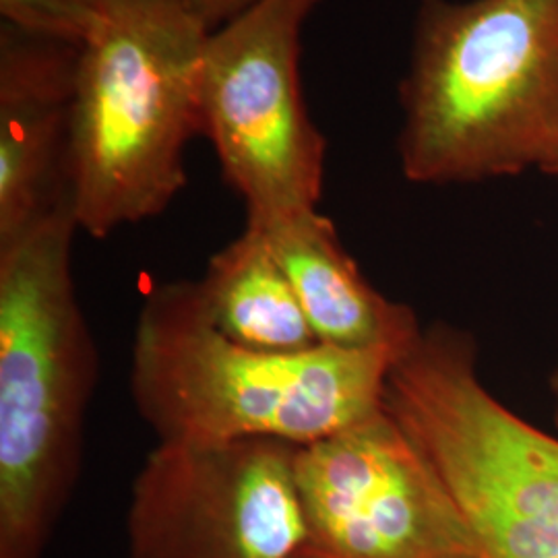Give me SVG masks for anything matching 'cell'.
<instances>
[{
  "label": "cell",
  "instance_id": "cell-1",
  "mask_svg": "<svg viewBox=\"0 0 558 558\" xmlns=\"http://www.w3.org/2000/svg\"><path fill=\"white\" fill-rule=\"evenodd\" d=\"M399 108L414 184L558 179V0H420Z\"/></svg>",
  "mask_w": 558,
  "mask_h": 558
},
{
  "label": "cell",
  "instance_id": "cell-2",
  "mask_svg": "<svg viewBox=\"0 0 558 558\" xmlns=\"http://www.w3.org/2000/svg\"><path fill=\"white\" fill-rule=\"evenodd\" d=\"M398 359L391 350L244 348L214 327L197 279H177L158 283L141 304L131 396L158 442L304 447L379 412Z\"/></svg>",
  "mask_w": 558,
  "mask_h": 558
},
{
  "label": "cell",
  "instance_id": "cell-3",
  "mask_svg": "<svg viewBox=\"0 0 558 558\" xmlns=\"http://www.w3.org/2000/svg\"><path fill=\"white\" fill-rule=\"evenodd\" d=\"M66 199L0 246V558H44L80 482L98 348Z\"/></svg>",
  "mask_w": 558,
  "mask_h": 558
},
{
  "label": "cell",
  "instance_id": "cell-4",
  "mask_svg": "<svg viewBox=\"0 0 558 558\" xmlns=\"http://www.w3.org/2000/svg\"><path fill=\"white\" fill-rule=\"evenodd\" d=\"M98 9L80 50L66 182L80 232L108 239L158 218L186 186L209 27L177 0H98Z\"/></svg>",
  "mask_w": 558,
  "mask_h": 558
},
{
  "label": "cell",
  "instance_id": "cell-5",
  "mask_svg": "<svg viewBox=\"0 0 558 558\" xmlns=\"http://www.w3.org/2000/svg\"><path fill=\"white\" fill-rule=\"evenodd\" d=\"M476 338L426 325L393 364L385 405L458 499L482 558H558V435L482 380Z\"/></svg>",
  "mask_w": 558,
  "mask_h": 558
},
{
  "label": "cell",
  "instance_id": "cell-6",
  "mask_svg": "<svg viewBox=\"0 0 558 558\" xmlns=\"http://www.w3.org/2000/svg\"><path fill=\"white\" fill-rule=\"evenodd\" d=\"M320 0H257L209 32L201 50V135L246 223L319 209L327 141L300 87V36Z\"/></svg>",
  "mask_w": 558,
  "mask_h": 558
},
{
  "label": "cell",
  "instance_id": "cell-7",
  "mask_svg": "<svg viewBox=\"0 0 558 558\" xmlns=\"http://www.w3.org/2000/svg\"><path fill=\"white\" fill-rule=\"evenodd\" d=\"M296 451L276 439L158 442L131 486L126 558L306 557Z\"/></svg>",
  "mask_w": 558,
  "mask_h": 558
},
{
  "label": "cell",
  "instance_id": "cell-8",
  "mask_svg": "<svg viewBox=\"0 0 558 558\" xmlns=\"http://www.w3.org/2000/svg\"><path fill=\"white\" fill-rule=\"evenodd\" d=\"M296 480L320 558H482L458 499L383 405L299 447Z\"/></svg>",
  "mask_w": 558,
  "mask_h": 558
},
{
  "label": "cell",
  "instance_id": "cell-9",
  "mask_svg": "<svg viewBox=\"0 0 558 558\" xmlns=\"http://www.w3.org/2000/svg\"><path fill=\"white\" fill-rule=\"evenodd\" d=\"M81 46L0 32V246L69 199L66 147Z\"/></svg>",
  "mask_w": 558,
  "mask_h": 558
},
{
  "label": "cell",
  "instance_id": "cell-10",
  "mask_svg": "<svg viewBox=\"0 0 558 558\" xmlns=\"http://www.w3.org/2000/svg\"><path fill=\"white\" fill-rule=\"evenodd\" d=\"M246 226L267 240L323 345L401 356L420 338L424 325L414 308L387 299L364 278L319 209Z\"/></svg>",
  "mask_w": 558,
  "mask_h": 558
},
{
  "label": "cell",
  "instance_id": "cell-11",
  "mask_svg": "<svg viewBox=\"0 0 558 558\" xmlns=\"http://www.w3.org/2000/svg\"><path fill=\"white\" fill-rule=\"evenodd\" d=\"M197 290L214 327L244 348L302 354L323 345L286 271L253 226L211 255Z\"/></svg>",
  "mask_w": 558,
  "mask_h": 558
},
{
  "label": "cell",
  "instance_id": "cell-12",
  "mask_svg": "<svg viewBox=\"0 0 558 558\" xmlns=\"http://www.w3.org/2000/svg\"><path fill=\"white\" fill-rule=\"evenodd\" d=\"M4 25L23 34L83 46L98 23V0H0Z\"/></svg>",
  "mask_w": 558,
  "mask_h": 558
},
{
  "label": "cell",
  "instance_id": "cell-13",
  "mask_svg": "<svg viewBox=\"0 0 558 558\" xmlns=\"http://www.w3.org/2000/svg\"><path fill=\"white\" fill-rule=\"evenodd\" d=\"M182 7H186L193 15H197L209 32L218 29L223 23L239 17L248 7H253L257 0H177Z\"/></svg>",
  "mask_w": 558,
  "mask_h": 558
},
{
  "label": "cell",
  "instance_id": "cell-14",
  "mask_svg": "<svg viewBox=\"0 0 558 558\" xmlns=\"http://www.w3.org/2000/svg\"><path fill=\"white\" fill-rule=\"evenodd\" d=\"M548 393H550V401H553V420H555V426L558 428V364L548 377Z\"/></svg>",
  "mask_w": 558,
  "mask_h": 558
},
{
  "label": "cell",
  "instance_id": "cell-15",
  "mask_svg": "<svg viewBox=\"0 0 558 558\" xmlns=\"http://www.w3.org/2000/svg\"><path fill=\"white\" fill-rule=\"evenodd\" d=\"M302 558H320V557H317V555H313V553H308V555H306V557H302Z\"/></svg>",
  "mask_w": 558,
  "mask_h": 558
}]
</instances>
